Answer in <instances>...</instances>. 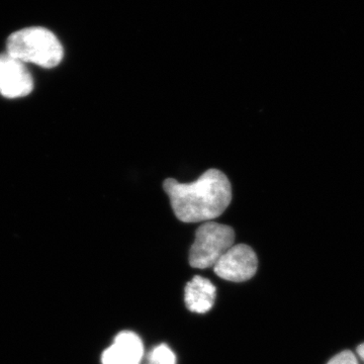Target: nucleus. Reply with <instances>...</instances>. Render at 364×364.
<instances>
[{"instance_id":"1","label":"nucleus","mask_w":364,"mask_h":364,"mask_svg":"<svg viewBox=\"0 0 364 364\" xmlns=\"http://www.w3.org/2000/svg\"><path fill=\"white\" fill-rule=\"evenodd\" d=\"M163 188L177 219L183 223L210 222L220 217L232 200L231 183L218 169H208L191 183L167 178Z\"/></svg>"},{"instance_id":"2","label":"nucleus","mask_w":364,"mask_h":364,"mask_svg":"<svg viewBox=\"0 0 364 364\" xmlns=\"http://www.w3.org/2000/svg\"><path fill=\"white\" fill-rule=\"evenodd\" d=\"M7 54L23 63L54 68L63 59V47L56 36L40 26L23 28L9 36Z\"/></svg>"},{"instance_id":"3","label":"nucleus","mask_w":364,"mask_h":364,"mask_svg":"<svg viewBox=\"0 0 364 364\" xmlns=\"http://www.w3.org/2000/svg\"><path fill=\"white\" fill-rule=\"evenodd\" d=\"M235 245V232L227 225L205 222L196 230L195 243L189 251V264L205 269L214 267L220 258Z\"/></svg>"},{"instance_id":"4","label":"nucleus","mask_w":364,"mask_h":364,"mask_svg":"<svg viewBox=\"0 0 364 364\" xmlns=\"http://www.w3.org/2000/svg\"><path fill=\"white\" fill-rule=\"evenodd\" d=\"M257 267V256L253 249L245 244H237L215 263L214 272L223 279L242 282L252 279Z\"/></svg>"},{"instance_id":"5","label":"nucleus","mask_w":364,"mask_h":364,"mask_svg":"<svg viewBox=\"0 0 364 364\" xmlns=\"http://www.w3.org/2000/svg\"><path fill=\"white\" fill-rule=\"evenodd\" d=\"M32 75L20 60L0 55V95L9 98L26 97L32 92Z\"/></svg>"},{"instance_id":"6","label":"nucleus","mask_w":364,"mask_h":364,"mask_svg":"<svg viewBox=\"0 0 364 364\" xmlns=\"http://www.w3.org/2000/svg\"><path fill=\"white\" fill-rule=\"evenodd\" d=\"M144 355L142 340L134 332L117 335L114 343L102 355V364H140Z\"/></svg>"},{"instance_id":"7","label":"nucleus","mask_w":364,"mask_h":364,"mask_svg":"<svg viewBox=\"0 0 364 364\" xmlns=\"http://www.w3.org/2000/svg\"><path fill=\"white\" fill-rule=\"evenodd\" d=\"M215 287L210 280L195 277L186 284V304L188 310L196 314L208 313L214 306Z\"/></svg>"},{"instance_id":"8","label":"nucleus","mask_w":364,"mask_h":364,"mask_svg":"<svg viewBox=\"0 0 364 364\" xmlns=\"http://www.w3.org/2000/svg\"><path fill=\"white\" fill-rule=\"evenodd\" d=\"M147 364H176V354L166 344H160L151 350Z\"/></svg>"},{"instance_id":"9","label":"nucleus","mask_w":364,"mask_h":364,"mask_svg":"<svg viewBox=\"0 0 364 364\" xmlns=\"http://www.w3.org/2000/svg\"><path fill=\"white\" fill-rule=\"evenodd\" d=\"M327 364H359L356 356L351 351L345 350L334 356Z\"/></svg>"},{"instance_id":"10","label":"nucleus","mask_w":364,"mask_h":364,"mask_svg":"<svg viewBox=\"0 0 364 364\" xmlns=\"http://www.w3.org/2000/svg\"><path fill=\"white\" fill-rule=\"evenodd\" d=\"M358 354L359 358L363 359V360L364 361V343L359 345V346L358 347Z\"/></svg>"}]
</instances>
